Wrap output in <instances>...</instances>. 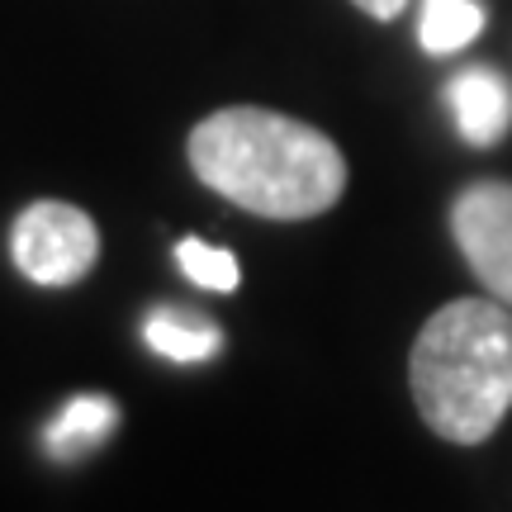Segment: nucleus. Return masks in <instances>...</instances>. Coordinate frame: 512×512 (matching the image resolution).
Wrapping results in <instances>:
<instances>
[{
  "instance_id": "obj_7",
  "label": "nucleus",
  "mask_w": 512,
  "mask_h": 512,
  "mask_svg": "<svg viewBox=\"0 0 512 512\" xmlns=\"http://www.w3.org/2000/svg\"><path fill=\"white\" fill-rule=\"evenodd\" d=\"M143 342L166 361H181V366H195V361H209L219 356L223 332L200 318V313L185 309H152L143 318Z\"/></svg>"
},
{
  "instance_id": "obj_8",
  "label": "nucleus",
  "mask_w": 512,
  "mask_h": 512,
  "mask_svg": "<svg viewBox=\"0 0 512 512\" xmlns=\"http://www.w3.org/2000/svg\"><path fill=\"white\" fill-rule=\"evenodd\" d=\"M484 5L479 0H422V19H418V38L432 57L460 53L465 43H475L484 34Z\"/></svg>"
},
{
  "instance_id": "obj_1",
  "label": "nucleus",
  "mask_w": 512,
  "mask_h": 512,
  "mask_svg": "<svg viewBox=\"0 0 512 512\" xmlns=\"http://www.w3.org/2000/svg\"><path fill=\"white\" fill-rule=\"evenodd\" d=\"M185 152L214 195L261 219H318L347 190V157L328 133L256 105L200 119Z\"/></svg>"
},
{
  "instance_id": "obj_5",
  "label": "nucleus",
  "mask_w": 512,
  "mask_h": 512,
  "mask_svg": "<svg viewBox=\"0 0 512 512\" xmlns=\"http://www.w3.org/2000/svg\"><path fill=\"white\" fill-rule=\"evenodd\" d=\"M446 105L470 147H494L512 128V86L494 67H465L446 81Z\"/></svg>"
},
{
  "instance_id": "obj_10",
  "label": "nucleus",
  "mask_w": 512,
  "mask_h": 512,
  "mask_svg": "<svg viewBox=\"0 0 512 512\" xmlns=\"http://www.w3.org/2000/svg\"><path fill=\"white\" fill-rule=\"evenodd\" d=\"M356 10H366L370 19H394V15H403V5L408 0H351Z\"/></svg>"
},
{
  "instance_id": "obj_2",
  "label": "nucleus",
  "mask_w": 512,
  "mask_h": 512,
  "mask_svg": "<svg viewBox=\"0 0 512 512\" xmlns=\"http://www.w3.org/2000/svg\"><path fill=\"white\" fill-rule=\"evenodd\" d=\"M408 384L441 441H489L512 408V313L489 299H451L422 323Z\"/></svg>"
},
{
  "instance_id": "obj_6",
  "label": "nucleus",
  "mask_w": 512,
  "mask_h": 512,
  "mask_svg": "<svg viewBox=\"0 0 512 512\" xmlns=\"http://www.w3.org/2000/svg\"><path fill=\"white\" fill-rule=\"evenodd\" d=\"M119 427V403L110 394H76L53 422H48V456L81 460L95 446H105Z\"/></svg>"
},
{
  "instance_id": "obj_3",
  "label": "nucleus",
  "mask_w": 512,
  "mask_h": 512,
  "mask_svg": "<svg viewBox=\"0 0 512 512\" xmlns=\"http://www.w3.org/2000/svg\"><path fill=\"white\" fill-rule=\"evenodd\" d=\"M10 256L29 285L67 290L95 271L100 228L86 209L67 200H34L29 209H19L15 228H10Z\"/></svg>"
},
{
  "instance_id": "obj_9",
  "label": "nucleus",
  "mask_w": 512,
  "mask_h": 512,
  "mask_svg": "<svg viewBox=\"0 0 512 512\" xmlns=\"http://www.w3.org/2000/svg\"><path fill=\"white\" fill-rule=\"evenodd\" d=\"M176 266H181L195 285L219 290V294H233L238 290V280H242L238 256L228 252V247H209L204 238H181L176 242Z\"/></svg>"
},
{
  "instance_id": "obj_4",
  "label": "nucleus",
  "mask_w": 512,
  "mask_h": 512,
  "mask_svg": "<svg viewBox=\"0 0 512 512\" xmlns=\"http://www.w3.org/2000/svg\"><path fill=\"white\" fill-rule=\"evenodd\" d=\"M451 233L479 285L512 304V181H475L451 204Z\"/></svg>"
}]
</instances>
